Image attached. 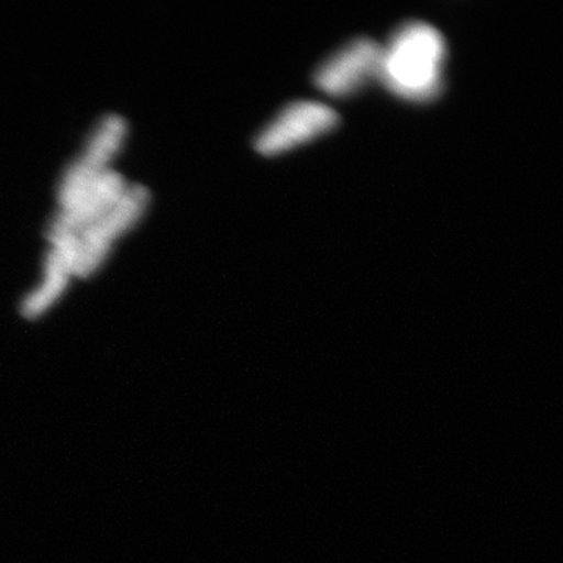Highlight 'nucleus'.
<instances>
[{
	"label": "nucleus",
	"instance_id": "obj_4",
	"mask_svg": "<svg viewBox=\"0 0 563 563\" xmlns=\"http://www.w3.org/2000/svg\"><path fill=\"white\" fill-rule=\"evenodd\" d=\"M147 199L150 192L146 188L139 185L125 188L121 198L107 213L76 236L77 261L74 274L84 277L98 268L109 252L111 242L139 220L146 209Z\"/></svg>",
	"mask_w": 563,
	"mask_h": 563
},
{
	"label": "nucleus",
	"instance_id": "obj_3",
	"mask_svg": "<svg viewBox=\"0 0 563 563\" xmlns=\"http://www.w3.org/2000/svg\"><path fill=\"white\" fill-rule=\"evenodd\" d=\"M383 46L369 38L352 40L314 70L318 90L331 98H350L379 77Z\"/></svg>",
	"mask_w": 563,
	"mask_h": 563
},
{
	"label": "nucleus",
	"instance_id": "obj_5",
	"mask_svg": "<svg viewBox=\"0 0 563 563\" xmlns=\"http://www.w3.org/2000/svg\"><path fill=\"white\" fill-rule=\"evenodd\" d=\"M125 122L120 117H107L88 144L84 155L70 166L60 185L62 210L68 209L103 173L106 165L121 146Z\"/></svg>",
	"mask_w": 563,
	"mask_h": 563
},
{
	"label": "nucleus",
	"instance_id": "obj_1",
	"mask_svg": "<svg viewBox=\"0 0 563 563\" xmlns=\"http://www.w3.org/2000/svg\"><path fill=\"white\" fill-rule=\"evenodd\" d=\"M446 60L442 33L428 22H406L383 46L377 80L401 101L432 102L442 95Z\"/></svg>",
	"mask_w": 563,
	"mask_h": 563
},
{
	"label": "nucleus",
	"instance_id": "obj_2",
	"mask_svg": "<svg viewBox=\"0 0 563 563\" xmlns=\"http://www.w3.org/2000/svg\"><path fill=\"white\" fill-rule=\"evenodd\" d=\"M339 122L336 111L325 103L291 102L258 133L255 150L268 157L285 154L333 131Z\"/></svg>",
	"mask_w": 563,
	"mask_h": 563
},
{
	"label": "nucleus",
	"instance_id": "obj_6",
	"mask_svg": "<svg viewBox=\"0 0 563 563\" xmlns=\"http://www.w3.org/2000/svg\"><path fill=\"white\" fill-rule=\"evenodd\" d=\"M125 188L128 187L120 174L103 173L73 206L58 213L52 222L51 242H57L66 236H77L90 228L92 222L98 221L118 202Z\"/></svg>",
	"mask_w": 563,
	"mask_h": 563
},
{
	"label": "nucleus",
	"instance_id": "obj_7",
	"mask_svg": "<svg viewBox=\"0 0 563 563\" xmlns=\"http://www.w3.org/2000/svg\"><path fill=\"white\" fill-rule=\"evenodd\" d=\"M54 247L47 255L46 274H44L43 284L38 290L33 291L24 302L25 317L33 318L43 313L58 296L70 274H74L77 261V239L76 236H66V239L52 242Z\"/></svg>",
	"mask_w": 563,
	"mask_h": 563
}]
</instances>
